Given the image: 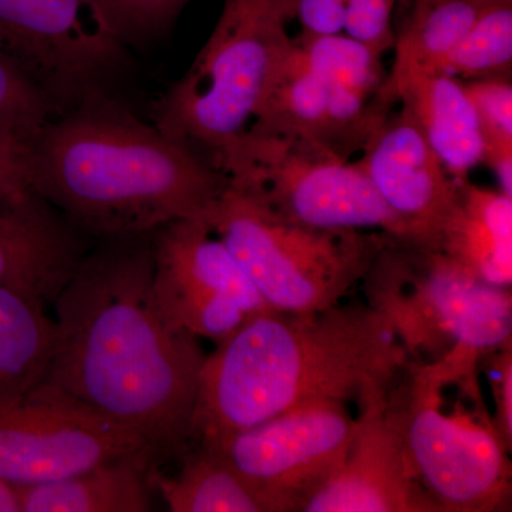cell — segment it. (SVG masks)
Wrapping results in <instances>:
<instances>
[{
	"label": "cell",
	"mask_w": 512,
	"mask_h": 512,
	"mask_svg": "<svg viewBox=\"0 0 512 512\" xmlns=\"http://www.w3.org/2000/svg\"><path fill=\"white\" fill-rule=\"evenodd\" d=\"M153 234L103 239L83 256L53 302L56 342L43 384L161 453L188 441L207 356L157 302Z\"/></svg>",
	"instance_id": "cell-1"
},
{
	"label": "cell",
	"mask_w": 512,
	"mask_h": 512,
	"mask_svg": "<svg viewBox=\"0 0 512 512\" xmlns=\"http://www.w3.org/2000/svg\"><path fill=\"white\" fill-rule=\"evenodd\" d=\"M30 190L76 231L137 237L207 221L228 178L197 148L109 94L56 114L29 144Z\"/></svg>",
	"instance_id": "cell-2"
},
{
	"label": "cell",
	"mask_w": 512,
	"mask_h": 512,
	"mask_svg": "<svg viewBox=\"0 0 512 512\" xmlns=\"http://www.w3.org/2000/svg\"><path fill=\"white\" fill-rule=\"evenodd\" d=\"M407 357L389 320L369 305L266 309L205 357L188 441L215 450L302 404L359 403L392 386Z\"/></svg>",
	"instance_id": "cell-3"
},
{
	"label": "cell",
	"mask_w": 512,
	"mask_h": 512,
	"mask_svg": "<svg viewBox=\"0 0 512 512\" xmlns=\"http://www.w3.org/2000/svg\"><path fill=\"white\" fill-rule=\"evenodd\" d=\"M480 353L454 348L404 365L387 409L414 477L439 512H495L511 503V447L495 426Z\"/></svg>",
	"instance_id": "cell-4"
},
{
	"label": "cell",
	"mask_w": 512,
	"mask_h": 512,
	"mask_svg": "<svg viewBox=\"0 0 512 512\" xmlns=\"http://www.w3.org/2000/svg\"><path fill=\"white\" fill-rule=\"evenodd\" d=\"M292 18L289 0H224L210 39L157 101L154 124L212 163L254 123L292 49Z\"/></svg>",
	"instance_id": "cell-5"
},
{
	"label": "cell",
	"mask_w": 512,
	"mask_h": 512,
	"mask_svg": "<svg viewBox=\"0 0 512 512\" xmlns=\"http://www.w3.org/2000/svg\"><path fill=\"white\" fill-rule=\"evenodd\" d=\"M207 221L269 308L284 312L339 305L396 242L380 232L293 224L229 184Z\"/></svg>",
	"instance_id": "cell-6"
},
{
	"label": "cell",
	"mask_w": 512,
	"mask_h": 512,
	"mask_svg": "<svg viewBox=\"0 0 512 512\" xmlns=\"http://www.w3.org/2000/svg\"><path fill=\"white\" fill-rule=\"evenodd\" d=\"M212 163L229 187L293 224L380 232L421 247L362 168L315 138L248 128Z\"/></svg>",
	"instance_id": "cell-7"
},
{
	"label": "cell",
	"mask_w": 512,
	"mask_h": 512,
	"mask_svg": "<svg viewBox=\"0 0 512 512\" xmlns=\"http://www.w3.org/2000/svg\"><path fill=\"white\" fill-rule=\"evenodd\" d=\"M363 282L367 305L389 320L407 356L484 355L511 342V288L488 284L440 249L389 244Z\"/></svg>",
	"instance_id": "cell-8"
},
{
	"label": "cell",
	"mask_w": 512,
	"mask_h": 512,
	"mask_svg": "<svg viewBox=\"0 0 512 512\" xmlns=\"http://www.w3.org/2000/svg\"><path fill=\"white\" fill-rule=\"evenodd\" d=\"M0 57L62 113L109 94L126 45L87 0H0Z\"/></svg>",
	"instance_id": "cell-9"
},
{
	"label": "cell",
	"mask_w": 512,
	"mask_h": 512,
	"mask_svg": "<svg viewBox=\"0 0 512 512\" xmlns=\"http://www.w3.org/2000/svg\"><path fill=\"white\" fill-rule=\"evenodd\" d=\"M356 427L348 403L323 400L239 431L215 451L254 488L269 512H303L342 466Z\"/></svg>",
	"instance_id": "cell-10"
},
{
	"label": "cell",
	"mask_w": 512,
	"mask_h": 512,
	"mask_svg": "<svg viewBox=\"0 0 512 512\" xmlns=\"http://www.w3.org/2000/svg\"><path fill=\"white\" fill-rule=\"evenodd\" d=\"M144 450L136 431L42 384L0 404V480L15 487L50 483Z\"/></svg>",
	"instance_id": "cell-11"
},
{
	"label": "cell",
	"mask_w": 512,
	"mask_h": 512,
	"mask_svg": "<svg viewBox=\"0 0 512 512\" xmlns=\"http://www.w3.org/2000/svg\"><path fill=\"white\" fill-rule=\"evenodd\" d=\"M153 288L167 318L215 345L271 309L214 229L180 220L153 234Z\"/></svg>",
	"instance_id": "cell-12"
},
{
	"label": "cell",
	"mask_w": 512,
	"mask_h": 512,
	"mask_svg": "<svg viewBox=\"0 0 512 512\" xmlns=\"http://www.w3.org/2000/svg\"><path fill=\"white\" fill-rule=\"evenodd\" d=\"M387 392L389 387L360 400L348 456L303 512H439L414 477Z\"/></svg>",
	"instance_id": "cell-13"
},
{
	"label": "cell",
	"mask_w": 512,
	"mask_h": 512,
	"mask_svg": "<svg viewBox=\"0 0 512 512\" xmlns=\"http://www.w3.org/2000/svg\"><path fill=\"white\" fill-rule=\"evenodd\" d=\"M357 165L412 228L421 247L439 249L441 231L456 208L460 181L447 173L406 107L377 128Z\"/></svg>",
	"instance_id": "cell-14"
},
{
	"label": "cell",
	"mask_w": 512,
	"mask_h": 512,
	"mask_svg": "<svg viewBox=\"0 0 512 512\" xmlns=\"http://www.w3.org/2000/svg\"><path fill=\"white\" fill-rule=\"evenodd\" d=\"M84 255L79 231L36 195L0 200V288L53 303Z\"/></svg>",
	"instance_id": "cell-15"
},
{
	"label": "cell",
	"mask_w": 512,
	"mask_h": 512,
	"mask_svg": "<svg viewBox=\"0 0 512 512\" xmlns=\"http://www.w3.org/2000/svg\"><path fill=\"white\" fill-rule=\"evenodd\" d=\"M397 101L410 111L451 177L468 180V173L484 163L483 130L463 80L447 73L417 77L404 84Z\"/></svg>",
	"instance_id": "cell-16"
},
{
	"label": "cell",
	"mask_w": 512,
	"mask_h": 512,
	"mask_svg": "<svg viewBox=\"0 0 512 512\" xmlns=\"http://www.w3.org/2000/svg\"><path fill=\"white\" fill-rule=\"evenodd\" d=\"M156 454L144 450L50 483L16 487L20 512L150 511L148 473Z\"/></svg>",
	"instance_id": "cell-17"
},
{
	"label": "cell",
	"mask_w": 512,
	"mask_h": 512,
	"mask_svg": "<svg viewBox=\"0 0 512 512\" xmlns=\"http://www.w3.org/2000/svg\"><path fill=\"white\" fill-rule=\"evenodd\" d=\"M439 249L488 284L511 288L512 198L460 181Z\"/></svg>",
	"instance_id": "cell-18"
},
{
	"label": "cell",
	"mask_w": 512,
	"mask_h": 512,
	"mask_svg": "<svg viewBox=\"0 0 512 512\" xmlns=\"http://www.w3.org/2000/svg\"><path fill=\"white\" fill-rule=\"evenodd\" d=\"M488 3L483 0H413L412 9L394 35V62L387 73V96L397 101L404 84L444 73L448 57Z\"/></svg>",
	"instance_id": "cell-19"
},
{
	"label": "cell",
	"mask_w": 512,
	"mask_h": 512,
	"mask_svg": "<svg viewBox=\"0 0 512 512\" xmlns=\"http://www.w3.org/2000/svg\"><path fill=\"white\" fill-rule=\"evenodd\" d=\"M55 342V320L46 305L0 288V404L23 399L45 383Z\"/></svg>",
	"instance_id": "cell-20"
},
{
	"label": "cell",
	"mask_w": 512,
	"mask_h": 512,
	"mask_svg": "<svg viewBox=\"0 0 512 512\" xmlns=\"http://www.w3.org/2000/svg\"><path fill=\"white\" fill-rule=\"evenodd\" d=\"M148 483L173 512H269L220 451L208 448L195 447L177 476H163L151 468Z\"/></svg>",
	"instance_id": "cell-21"
},
{
	"label": "cell",
	"mask_w": 512,
	"mask_h": 512,
	"mask_svg": "<svg viewBox=\"0 0 512 512\" xmlns=\"http://www.w3.org/2000/svg\"><path fill=\"white\" fill-rule=\"evenodd\" d=\"M328 110V83L309 64L293 39L274 83L256 113L252 130L298 134L323 143Z\"/></svg>",
	"instance_id": "cell-22"
},
{
	"label": "cell",
	"mask_w": 512,
	"mask_h": 512,
	"mask_svg": "<svg viewBox=\"0 0 512 512\" xmlns=\"http://www.w3.org/2000/svg\"><path fill=\"white\" fill-rule=\"evenodd\" d=\"M512 2L488 3L453 50L444 73L466 82L510 77Z\"/></svg>",
	"instance_id": "cell-23"
},
{
	"label": "cell",
	"mask_w": 512,
	"mask_h": 512,
	"mask_svg": "<svg viewBox=\"0 0 512 512\" xmlns=\"http://www.w3.org/2000/svg\"><path fill=\"white\" fill-rule=\"evenodd\" d=\"M302 47L312 69L325 82L345 83L363 89H382L387 73L382 55L349 36L306 35L295 39Z\"/></svg>",
	"instance_id": "cell-24"
},
{
	"label": "cell",
	"mask_w": 512,
	"mask_h": 512,
	"mask_svg": "<svg viewBox=\"0 0 512 512\" xmlns=\"http://www.w3.org/2000/svg\"><path fill=\"white\" fill-rule=\"evenodd\" d=\"M473 100L485 141L484 164L501 192L512 198V84L510 77L464 83Z\"/></svg>",
	"instance_id": "cell-25"
},
{
	"label": "cell",
	"mask_w": 512,
	"mask_h": 512,
	"mask_svg": "<svg viewBox=\"0 0 512 512\" xmlns=\"http://www.w3.org/2000/svg\"><path fill=\"white\" fill-rule=\"evenodd\" d=\"M56 114L35 84L0 57V136L30 144Z\"/></svg>",
	"instance_id": "cell-26"
},
{
	"label": "cell",
	"mask_w": 512,
	"mask_h": 512,
	"mask_svg": "<svg viewBox=\"0 0 512 512\" xmlns=\"http://www.w3.org/2000/svg\"><path fill=\"white\" fill-rule=\"evenodd\" d=\"M124 45L163 35L191 0H87Z\"/></svg>",
	"instance_id": "cell-27"
},
{
	"label": "cell",
	"mask_w": 512,
	"mask_h": 512,
	"mask_svg": "<svg viewBox=\"0 0 512 512\" xmlns=\"http://www.w3.org/2000/svg\"><path fill=\"white\" fill-rule=\"evenodd\" d=\"M396 0H345V29L357 42L384 55L394 45L392 16Z\"/></svg>",
	"instance_id": "cell-28"
},
{
	"label": "cell",
	"mask_w": 512,
	"mask_h": 512,
	"mask_svg": "<svg viewBox=\"0 0 512 512\" xmlns=\"http://www.w3.org/2000/svg\"><path fill=\"white\" fill-rule=\"evenodd\" d=\"M480 369L487 376L494 399V421L501 436L512 448V345L480 356Z\"/></svg>",
	"instance_id": "cell-29"
},
{
	"label": "cell",
	"mask_w": 512,
	"mask_h": 512,
	"mask_svg": "<svg viewBox=\"0 0 512 512\" xmlns=\"http://www.w3.org/2000/svg\"><path fill=\"white\" fill-rule=\"evenodd\" d=\"M28 150L29 144L0 136V200L15 202L33 197Z\"/></svg>",
	"instance_id": "cell-30"
},
{
	"label": "cell",
	"mask_w": 512,
	"mask_h": 512,
	"mask_svg": "<svg viewBox=\"0 0 512 512\" xmlns=\"http://www.w3.org/2000/svg\"><path fill=\"white\" fill-rule=\"evenodd\" d=\"M306 35H336L345 28V0H289Z\"/></svg>",
	"instance_id": "cell-31"
},
{
	"label": "cell",
	"mask_w": 512,
	"mask_h": 512,
	"mask_svg": "<svg viewBox=\"0 0 512 512\" xmlns=\"http://www.w3.org/2000/svg\"><path fill=\"white\" fill-rule=\"evenodd\" d=\"M0 512H20L18 490L5 480H0Z\"/></svg>",
	"instance_id": "cell-32"
},
{
	"label": "cell",
	"mask_w": 512,
	"mask_h": 512,
	"mask_svg": "<svg viewBox=\"0 0 512 512\" xmlns=\"http://www.w3.org/2000/svg\"><path fill=\"white\" fill-rule=\"evenodd\" d=\"M485 3H495V2H512V0H483Z\"/></svg>",
	"instance_id": "cell-33"
}]
</instances>
